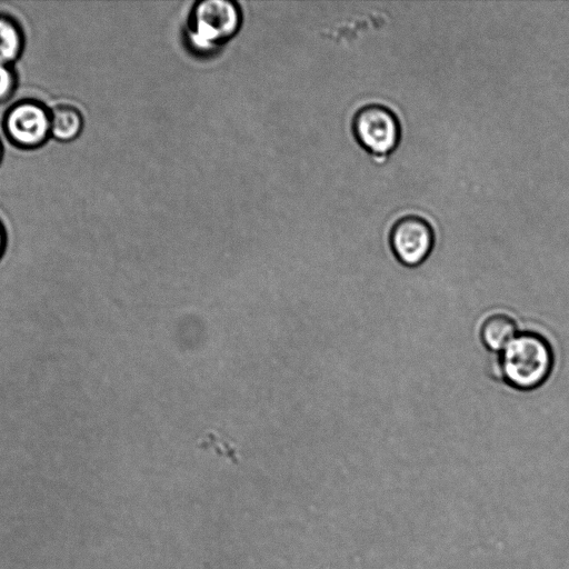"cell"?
<instances>
[{
    "mask_svg": "<svg viewBox=\"0 0 569 569\" xmlns=\"http://www.w3.org/2000/svg\"><path fill=\"white\" fill-rule=\"evenodd\" d=\"M3 131L21 149L39 148L51 134L50 110L37 100L17 101L4 114Z\"/></svg>",
    "mask_w": 569,
    "mask_h": 569,
    "instance_id": "obj_4",
    "label": "cell"
},
{
    "mask_svg": "<svg viewBox=\"0 0 569 569\" xmlns=\"http://www.w3.org/2000/svg\"><path fill=\"white\" fill-rule=\"evenodd\" d=\"M24 37L20 24L10 16L0 13V64L11 66L23 50Z\"/></svg>",
    "mask_w": 569,
    "mask_h": 569,
    "instance_id": "obj_8",
    "label": "cell"
},
{
    "mask_svg": "<svg viewBox=\"0 0 569 569\" xmlns=\"http://www.w3.org/2000/svg\"><path fill=\"white\" fill-rule=\"evenodd\" d=\"M352 132L366 151L376 159H385L397 148L401 127L397 114L389 107L369 103L355 113Z\"/></svg>",
    "mask_w": 569,
    "mask_h": 569,
    "instance_id": "obj_3",
    "label": "cell"
},
{
    "mask_svg": "<svg viewBox=\"0 0 569 569\" xmlns=\"http://www.w3.org/2000/svg\"><path fill=\"white\" fill-rule=\"evenodd\" d=\"M83 129V117L72 104H58L50 110V133L62 142L74 140Z\"/></svg>",
    "mask_w": 569,
    "mask_h": 569,
    "instance_id": "obj_7",
    "label": "cell"
},
{
    "mask_svg": "<svg viewBox=\"0 0 569 569\" xmlns=\"http://www.w3.org/2000/svg\"><path fill=\"white\" fill-rule=\"evenodd\" d=\"M241 12L229 0L197 2L189 17L191 42L200 50L209 51L230 40L239 30Z\"/></svg>",
    "mask_w": 569,
    "mask_h": 569,
    "instance_id": "obj_2",
    "label": "cell"
},
{
    "mask_svg": "<svg viewBox=\"0 0 569 569\" xmlns=\"http://www.w3.org/2000/svg\"><path fill=\"white\" fill-rule=\"evenodd\" d=\"M553 362L548 340L538 332L522 331L500 352L498 375L511 388L529 391L547 381Z\"/></svg>",
    "mask_w": 569,
    "mask_h": 569,
    "instance_id": "obj_1",
    "label": "cell"
},
{
    "mask_svg": "<svg viewBox=\"0 0 569 569\" xmlns=\"http://www.w3.org/2000/svg\"><path fill=\"white\" fill-rule=\"evenodd\" d=\"M17 74L11 66L0 64V103L6 102L14 93Z\"/></svg>",
    "mask_w": 569,
    "mask_h": 569,
    "instance_id": "obj_9",
    "label": "cell"
},
{
    "mask_svg": "<svg viewBox=\"0 0 569 569\" xmlns=\"http://www.w3.org/2000/svg\"><path fill=\"white\" fill-rule=\"evenodd\" d=\"M2 154H3V147H2V143H1V140H0V162L2 160Z\"/></svg>",
    "mask_w": 569,
    "mask_h": 569,
    "instance_id": "obj_11",
    "label": "cell"
},
{
    "mask_svg": "<svg viewBox=\"0 0 569 569\" xmlns=\"http://www.w3.org/2000/svg\"><path fill=\"white\" fill-rule=\"evenodd\" d=\"M390 248L406 267H418L430 256L435 244L431 224L422 217L408 214L398 219L389 233Z\"/></svg>",
    "mask_w": 569,
    "mask_h": 569,
    "instance_id": "obj_5",
    "label": "cell"
},
{
    "mask_svg": "<svg viewBox=\"0 0 569 569\" xmlns=\"http://www.w3.org/2000/svg\"><path fill=\"white\" fill-rule=\"evenodd\" d=\"M8 246V237L3 224L0 221V260L3 258Z\"/></svg>",
    "mask_w": 569,
    "mask_h": 569,
    "instance_id": "obj_10",
    "label": "cell"
},
{
    "mask_svg": "<svg viewBox=\"0 0 569 569\" xmlns=\"http://www.w3.org/2000/svg\"><path fill=\"white\" fill-rule=\"evenodd\" d=\"M519 333L516 321L506 313L487 317L480 327V339L492 352H501Z\"/></svg>",
    "mask_w": 569,
    "mask_h": 569,
    "instance_id": "obj_6",
    "label": "cell"
}]
</instances>
